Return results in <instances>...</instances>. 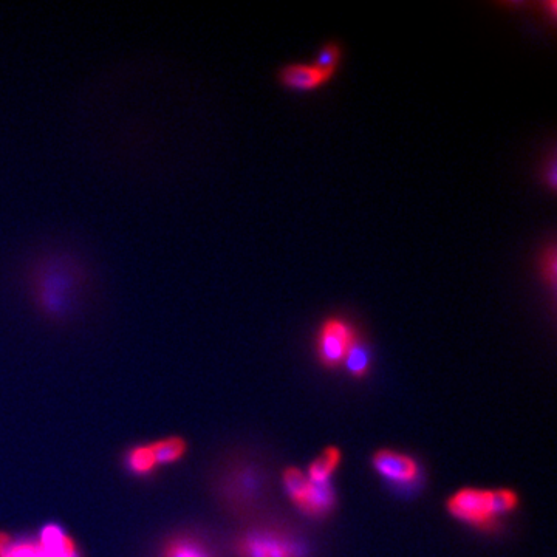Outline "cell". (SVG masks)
Returning a JSON list of instances; mask_svg holds the SVG:
<instances>
[{
	"instance_id": "6da1fadb",
	"label": "cell",
	"mask_w": 557,
	"mask_h": 557,
	"mask_svg": "<svg viewBox=\"0 0 557 557\" xmlns=\"http://www.w3.org/2000/svg\"><path fill=\"white\" fill-rule=\"evenodd\" d=\"M83 262L69 251H52L36 260L30 270V293L47 318L62 321L75 313L86 290Z\"/></svg>"
},
{
	"instance_id": "7a4b0ae2",
	"label": "cell",
	"mask_w": 557,
	"mask_h": 557,
	"mask_svg": "<svg viewBox=\"0 0 557 557\" xmlns=\"http://www.w3.org/2000/svg\"><path fill=\"white\" fill-rule=\"evenodd\" d=\"M519 505V494L510 488H462L446 500V511L475 530L491 531L503 516L514 513Z\"/></svg>"
},
{
	"instance_id": "3957f363",
	"label": "cell",
	"mask_w": 557,
	"mask_h": 557,
	"mask_svg": "<svg viewBox=\"0 0 557 557\" xmlns=\"http://www.w3.org/2000/svg\"><path fill=\"white\" fill-rule=\"evenodd\" d=\"M0 557H83V551L69 531L47 523L33 536L0 530Z\"/></svg>"
},
{
	"instance_id": "277c9868",
	"label": "cell",
	"mask_w": 557,
	"mask_h": 557,
	"mask_svg": "<svg viewBox=\"0 0 557 557\" xmlns=\"http://www.w3.org/2000/svg\"><path fill=\"white\" fill-rule=\"evenodd\" d=\"M359 332L350 319L332 315L319 324L315 336V352L321 366L336 370L342 367L347 353L352 349Z\"/></svg>"
},
{
	"instance_id": "5b68a950",
	"label": "cell",
	"mask_w": 557,
	"mask_h": 557,
	"mask_svg": "<svg viewBox=\"0 0 557 557\" xmlns=\"http://www.w3.org/2000/svg\"><path fill=\"white\" fill-rule=\"evenodd\" d=\"M236 557H304L301 545L284 531L251 528L234 540Z\"/></svg>"
},
{
	"instance_id": "8992f818",
	"label": "cell",
	"mask_w": 557,
	"mask_h": 557,
	"mask_svg": "<svg viewBox=\"0 0 557 557\" xmlns=\"http://www.w3.org/2000/svg\"><path fill=\"white\" fill-rule=\"evenodd\" d=\"M338 70L321 69L313 62H285L276 72L277 83L290 92H316L335 78Z\"/></svg>"
},
{
	"instance_id": "52a82bcc",
	"label": "cell",
	"mask_w": 557,
	"mask_h": 557,
	"mask_svg": "<svg viewBox=\"0 0 557 557\" xmlns=\"http://www.w3.org/2000/svg\"><path fill=\"white\" fill-rule=\"evenodd\" d=\"M376 474L395 485L409 486L418 482L421 475L420 463L412 455L395 449H380L372 457Z\"/></svg>"
},
{
	"instance_id": "ba28073f",
	"label": "cell",
	"mask_w": 557,
	"mask_h": 557,
	"mask_svg": "<svg viewBox=\"0 0 557 557\" xmlns=\"http://www.w3.org/2000/svg\"><path fill=\"white\" fill-rule=\"evenodd\" d=\"M155 557H217L205 537L195 531H174L163 537Z\"/></svg>"
},
{
	"instance_id": "9c48e42d",
	"label": "cell",
	"mask_w": 557,
	"mask_h": 557,
	"mask_svg": "<svg viewBox=\"0 0 557 557\" xmlns=\"http://www.w3.org/2000/svg\"><path fill=\"white\" fill-rule=\"evenodd\" d=\"M123 468L135 479H149L160 471L151 443L129 446L123 454Z\"/></svg>"
},
{
	"instance_id": "30bf717a",
	"label": "cell",
	"mask_w": 557,
	"mask_h": 557,
	"mask_svg": "<svg viewBox=\"0 0 557 557\" xmlns=\"http://www.w3.org/2000/svg\"><path fill=\"white\" fill-rule=\"evenodd\" d=\"M336 505V491L333 488L332 482L330 483H313L311 482L310 491L304 502L299 505L298 510L304 513L305 516L319 517L327 516L330 511H333Z\"/></svg>"
},
{
	"instance_id": "8fae6325",
	"label": "cell",
	"mask_w": 557,
	"mask_h": 557,
	"mask_svg": "<svg viewBox=\"0 0 557 557\" xmlns=\"http://www.w3.org/2000/svg\"><path fill=\"white\" fill-rule=\"evenodd\" d=\"M158 466L168 468V466L178 465L185 460L189 452V443L182 435H165L157 440L149 441Z\"/></svg>"
},
{
	"instance_id": "7c38bea8",
	"label": "cell",
	"mask_w": 557,
	"mask_h": 557,
	"mask_svg": "<svg viewBox=\"0 0 557 557\" xmlns=\"http://www.w3.org/2000/svg\"><path fill=\"white\" fill-rule=\"evenodd\" d=\"M342 462L341 449L336 446H329L325 448L318 457L311 462L308 466L307 474L310 482L313 483H330L332 482L333 474L339 468Z\"/></svg>"
},
{
	"instance_id": "4fadbf2b",
	"label": "cell",
	"mask_w": 557,
	"mask_h": 557,
	"mask_svg": "<svg viewBox=\"0 0 557 557\" xmlns=\"http://www.w3.org/2000/svg\"><path fill=\"white\" fill-rule=\"evenodd\" d=\"M372 359V347L363 336L359 335L352 349L347 353L342 367H346L347 373L355 380H363L372 369Z\"/></svg>"
},
{
	"instance_id": "5bb4252c",
	"label": "cell",
	"mask_w": 557,
	"mask_h": 557,
	"mask_svg": "<svg viewBox=\"0 0 557 557\" xmlns=\"http://www.w3.org/2000/svg\"><path fill=\"white\" fill-rule=\"evenodd\" d=\"M282 483H284V489L288 499L291 500V503H293L296 508H299V505L304 502L311 488V482L307 474H305L302 469L290 466V468L284 469Z\"/></svg>"
},
{
	"instance_id": "9a60e30c",
	"label": "cell",
	"mask_w": 557,
	"mask_h": 557,
	"mask_svg": "<svg viewBox=\"0 0 557 557\" xmlns=\"http://www.w3.org/2000/svg\"><path fill=\"white\" fill-rule=\"evenodd\" d=\"M342 58H344V48H342L341 42L333 39V41H327L319 47L313 64L318 65L321 69L338 70Z\"/></svg>"
},
{
	"instance_id": "2e32d148",
	"label": "cell",
	"mask_w": 557,
	"mask_h": 557,
	"mask_svg": "<svg viewBox=\"0 0 557 557\" xmlns=\"http://www.w3.org/2000/svg\"><path fill=\"white\" fill-rule=\"evenodd\" d=\"M539 273L551 291L556 290L557 279V253L556 245L550 243L539 256Z\"/></svg>"
},
{
	"instance_id": "e0dca14e",
	"label": "cell",
	"mask_w": 557,
	"mask_h": 557,
	"mask_svg": "<svg viewBox=\"0 0 557 557\" xmlns=\"http://www.w3.org/2000/svg\"><path fill=\"white\" fill-rule=\"evenodd\" d=\"M542 182H544V185L547 186L551 192H556L557 168L556 157H554V154L551 155L550 160H548V166H545L544 172H542Z\"/></svg>"
}]
</instances>
